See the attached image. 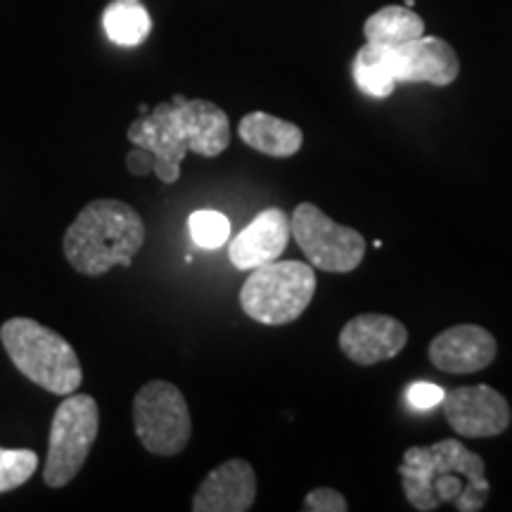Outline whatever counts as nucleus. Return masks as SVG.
<instances>
[{"label":"nucleus","mask_w":512,"mask_h":512,"mask_svg":"<svg viewBox=\"0 0 512 512\" xmlns=\"http://www.w3.org/2000/svg\"><path fill=\"white\" fill-rule=\"evenodd\" d=\"M403 496L420 512L453 503L460 512H477L489 496L486 465L458 439H441L432 446H411L399 465Z\"/></svg>","instance_id":"f03ea898"},{"label":"nucleus","mask_w":512,"mask_h":512,"mask_svg":"<svg viewBox=\"0 0 512 512\" xmlns=\"http://www.w3.org/2000/svg\"><path fill=\"white\" fill-rule=\"evenodd\" d=\"M498 354V344L482 325H453L432 339L430 361L441 373L470 375L489 368Z\"/></svg>","instance_id":"f8f14e48"},{"label":"nucleus","mask_w":512,"mask_h":512,"mask_svg":"<svg viewBox=\"0 0 512 512\" xmlns=\"http://www.w3.org/2000/svg\"><path fill=\"white\" fill-rule=\"evenodd\" d=\"M128 140L150 150L159 181L171 185L181 178V162L188 152L200 157H219L230 145V121L219 105L209 100H190L174 95L128 126Z\"/></svg>","instance_id":"f257e3e1"},{"label":"nucleus","mask_w":512,"mask_h":512,"mask_svg":"<svg viewBox=\"0 0 512 512\" xmlns=\"http://www.w3.org/2000/svg\"><path fill=\"white\" fill-rule=\"evenodd\" d=\"M422 34H425V22L406 5H387V8L370 15L363 24L366 43H375L382 48L401 46V43L413 41Z\"/></svg>","instance_id":"dca6fc26"},{"label":"nucleus","mask_w":512,"mask_h":512,"mask_svg":"<svg viewBox=\"0 0 512 512\" xmlns=\"http://www.w3.org/2000/svg\"><path fill=\"white\" fill-rule=\"evenodd\" d=\"M102 27L112 43L131 48L145 41L152 29V19L143 0H112L102 15Z\"/></svg>","instance_id":"f3484780"},{"label":"nucleus","mask_w":512,"mask_h":512,"mask_svg":"<svg viewBox=\"0 0 512 512\" xmlns=\"http://www.w3.org/2000/svg\"><path fill=\"white\" fill-rule=\"evenodd\" d=\"M256 501L254 467L242 458L221 463L209 472L192 496L195 512H247Z\"/></svg>","instance_id":"4468645a"},{"label":"nucleus","mask_w":512,"mask_h":512,"mask_svg":"<svg viewBox=\"0 0 512 512\" xmlns=\"http://www.w3.org/2000/svg\"><path fill=\"white\" fill-rule=\"evenodd\" d=\"M441 411L453 432L465 439L498 437L510 427V403L489 384L458 387L444 394Z\"/></svg>","instance_id":"1a4fd4ad"},{"label":"nucleus","mask_w":512,"mask_h":512,"mask_svg":"<svg viewBox=\"0 0 512 512\" xmlns=\"http://www.w3.org/2000/svg\"><path fill=\"white\" fill-rule=\"evenodd\" d=\"M0 342L24 377L50 394H74L83 382L72 344L34 318H10L0 328Z\"/></svg>","instance_id":"20e7f679"},{"label":"nucleus","mask_w":512,"mask_h":512,"mask_svg":"<svg viewBox=\"0 0 512 512\" xmlns=\"http://www.w3.org/2000/svg\"><path fill=\"white\" fill-rule=\"evenodd\" d=\"M403 5H406V8H413V5H415V0H406V3H403Z\"/></svg>","instance_id":"b1692460"},{"label":"nucleus","mask_w":512,"mask_h":512,"mask_svg":"<svg viewBox=\"0 0 512 512\" xmlns=\"http://www.w3.org/2000/svg\"><path fill=\"white\" fill-rule=\"evenodd\" d=\"M444 389L437 387L432 382H415L408 387L406 401L408 406L415 408V411H430V408L439 406L441 399H444Z\"/></svg>","instance_id":"4be33fe9"},{"label":"nucleus","mask_w":512,"mask_h":512,"mask_svg":"<svg viewBox=\"0 0 512 512\" xmlns=\"http://www.w3.org/2000/svg\"><path fill=\"white\" fill-rule=\"evenodd\" d=\"M316 294V271L304 261H271L252 268L240 290V306L264 325L294 323Z\"/></svg>","instance_id":"39448f33"},{"label":"nucleus","mask_w":512,"mask_h":512,"mask_svg":"<svg viewBox=\"0 0 512 512\" xmlns=\"http://www.w3.org/2000/svg\"><path fill=\"white\" fill-rule=\"evenodd\" d=\"M384 62L396 83H430V86H451L460 74V60L451 43L444 38L425 36L382 48Z\"/></svg>","instance_id":"9d476101"},{"label":"nucleus","mask_w":512,"mask_h":512,"mask_svg":"<svg viewBox=\"0 0 512 512\" xmlns=\"http://www.w3.org/2000/svg\"><path fill=\"white\" fill-rule=\"evenodd\" d=\"M302 508L306 512H347L349 503H347V498L339 494L337 489H330V486H320V489H313L304 496Z\"/></svg>","instance_id":"412c9836"},{"label":"nucleus","mask_w":512,"mask_h":512,"mask_svg":"<svg viewBox=\"0 0 512 512\" xmlns=\"http://www.w3.org/2000/svg\"><path fill=\"white\" fill-rule=\"evenodd\" d=\"M354 81L363 93L370 98H389L394 93L396 81L389 72L387 62H384L382 46L366 43L354 57Z\"/></svg>","instance_id":"a211bd4d"},{"label":"nucleus","mask_w":512,"mask_h":512,"mask_svg":"<svg viewBox=\"0 0 512 512\" xmlns=\"http://www.w3.org/2000/svg\"><path fill=\"white\" fill-rule=\"evenodd\" d=\"M126 169L128 174L138 178L150 176L152 169H155V157H152L150 150H143V147L133 145V150L126 155Z\"/></svg>","instance_id":"5701e85b"},{"label":"nucleus","mask_w":512,"mask_h":512,"mask_svg":"<svg viewBox=\"0 0 512 512\" xmlns=\"http://www.w3.org/2000/svg\"><path fill=\"white\" fill-rule=\"evenodd\" d=\"M290 214L278 207L264 209L256 219L230 242V264L238 271H252L283 256L290 242Z\"/></svg>","instance_id":"ddd939ff"},{"label":"nucleus","mask_w":512,"mask_h":512,"mask_svg":"<svg viewBox=\"0 0 512 512\" xmlns=\"http://www.w3.org/2000/svg\"><path fill=\"white\" fill-rule=\"evenodd\" d=\"M38 456L29 448H0V494H8L34 475Z\"/></svg>","instance_id":"6ab92c4d"},{"label":"nucleus","mask_w":512,"mask_h":512,"mask_svg":"<svg viewBox=\"0 0 512 512\" xmlns=\"http://www.w3.org/2000/svg\"><path fill=\"white\" fill-rule=\"evenodd\" d=\"M188 226L195 245L202 249H219L230 238V221L223 214H219V211H195V214H190Z\"/></svg>","instance_id":"aec40b11"},{"label":"nucleus","mask_w":512,"mask_h":512,"mask_svg":"<svg viewBox=\"0 0 512 512\" xmlns=\"http://www.w3.org/2000/svg\"><path fill=\"white\" fill-rule=\"evenodd\" d=\"M238 136L247 147L275 159L294 157L304 145L302 128L266 112H252L242 117Z\"/></svg>","instance_id":"2eb2a0df"},{"label":"nucleus","mask_w":512,"mask_h":512,"mask_svg":"<svg viewBox=\"0 0 512 512\" xmlns=\"http://www.w3.org/2000/svg\"><path fill=\"white\" fill-rule=\"evenodd\" d=\"M133 427L147 453L178 456L192 437L190 408L181 389L164 380L143 384L133 399Z\"/></svg>","instance_id":"0eeeda50"},{"label":"nucleus","mask_w":512,"mask_h":512,"mask_svg":"<svg viewBox=\"0 0 512 512\" xmlns=\"http://www.w3.org/2000/svg\"><path fill=\"white\" fill-rule=\"evenodd\" d=\"M408 342L401 320L387 313H361L339 332V349L358 366H375L399 356Z\"/></svg>","instance_id":"9b49d317"},{"label":"nucleus","mask_w":512,"mask_h":512,"mask_svg":"<svg viewBox=\"0 0 512 512\" xmlns=\"http://www.w3.org/2000/svg\"><path fill=\"white\" fill-rule=\"evenodd\" d=\"M145 242V223L126 202L93 200L67 228L62 249L74 271L105 275L114 266L128 268Z\"/></svg>","instance_id":"7ed1b4c3"},{"label":"nucleus","mask_w":512,"mask_h":512,"mask_svg":"<svg viewBox=\"0 0 512 512\" xmlns=\"http://www.w3.org/2000/svg\"><path fill=\"white\" fill-rule=\"evenodd\" d=\"M292 238L309 256V264L325 273H351L366 259V238L332 221L316 204L302 202L290 216Z\"/></svg>","instance_id":"6e6552de"},{"label":"nucleus","mask_w":512,"mask_h":512,"mask_svg":"<svg viewBox=\"0 0 512 512\" xmlns=\"http://www.w3.org/2000/svg\"><path fill=\"white\" fill-rule=\"evenodd\" d=\"M100 432V408L93 396L67 394L50 422L48 458L43 465V482L62 489L79 475Z\"/></svg>","instance_id":"423d86ee"}]
</instances>
